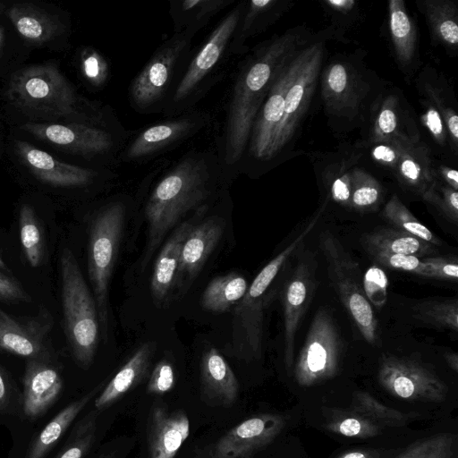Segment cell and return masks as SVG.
Listing matches in <instances>:
<instances>
[{
	"label": "cell",
	"mask_w": 458,
	"mask_h": 458,
	"mask_svg": "<svg viewBox=\"0 0 458 458\" xmlns=\"http://www.w3.org/2000/svg\"><path fill=\"white\" fill-rule=\"evenodd\" d=\"M322 97L327 109L344 114L357 108L361 98V81L351 64L335 61L327 65L321 78Z\"/></svg>",
	"instance_id": "cell-24"
},
{
	"label": "cell",
	"mask_w": 458,
	"mask_h": 458,
	"mask_svg": "<svg viewBox=\"0 0 458 458\" xmlns=\"http://www.w3.org/2000/svg\"><path fill=\"white\" fill-rule=\"evenodd\" d=\"M245 1L234 5L192 54L163 114L170 117L192 110L210 88L222 78L221 67L231 55L230 45Z\"/></svg>",
	"instance_id": "cell-5"
},
{
	"label": "cell",
	"mask_w": 458,
	"mask_h": 458,
	"mask_svg": "<svg viewBox=\"0 0 458 458\" xmlns=\"http://www.w3.org/2000/svg\"><path fill=\"white\" fill-rule=\"evenodd\" d=\"M247 289L246 279L239 274L216 276L205 288L201 305L210 312H226L244 296Z\"/></svg>",
	"instance_id": "cell-36"
},
{
	"label": "cell",
	"mask_w": 458,
	"mask_h": 458,
	"mask_svg": "<svg viewBox=\"0 0 458 458\" xmlns=\"http://www.w3.org/2000/svg\"><path fill=\"white\" fill-rule=\"evenodd\" d=\"M98 458H114V455L112 454H101L100 456H98Z\"/></svg>",
	"instance_id": "cell-61"
},
{
	"label": "cell",
	"mask_w": 458,
	"mask_h": 458,
	"mask_svg": "<svg viewBox=\"0 0 458 458\" xmlns=\"http://www.w3.org/2000/svg\"><path fill=\"white\" fill-rule=\"evenodd\" d=\"M324 208L318 210L303 230L257 275L244 296L234 305L233 337L229 352L233 357L250 361L262 352L264 310L272 294V284L289 259L303 245L316 226Z\"/></svg>",
	"instance_id": "cell-4"
},
{
	"label": "cell",
	"mask_w": 458,
	"mask_h": 458,
	"mask_svg": "<svg viewBox=\"0 0 458 458\" xmlns=\"http://www.w3.org/2000/svg\"><path fill=\"white\" fill-rule=\"evenodd\" d=\"M423 105L425 106L423 121L426 127L437 143L445 144L447 131L439 110L429 99H426Z\"/></svg>",
	"instance_id": "cell-53"
},
{
	"label": "cell",
	"mask_w": 458,
	"mask_h": 458,
	"mask_svg": "<svg viewBox=\"0 0 458 458\" xmlns=\"http://www.w3.org/2000/svg\"><path fill=\"white\" fill-rule=\"evenodd\" d=\"M62 304L65 335L77 363L89 368L99 341V321L94 296L69 248L60 257Z\"/></svg>",
	"instance_id": "cell-7"
},
{
	"label": "cell",
	"mask_w": 458,
	"mask_h": 458,
	"mask_svg": "<svg viewBox=\"0 0 458 458\" xmlns=\"http://www.w3.org/2000/svg\"><path fill=\"white\" fill-rule=\"evenodd\" d=\"M291 2L286 0L245 1L242 15L230 45L231 55L247 51L246 43L266 30L287 11Z\"/></svg>",
	"instance_id": "cell-27"
},
{
	"label": "cell",
	"mask_w": 458,
	"mask_h": 458,
	"mask_svg": "<svg viewBox=\"0 0 458 458\" xmlns=\"http://www.w3.org/2000/svg\"><path fill=\"white\" fill-rule=\"evenodd\" d=\"M430 268L435 279L456 282L458 277V260L453 256H433L421 259Z\"/></svg>",
	"instance_id": "cell-52"
},
{
	"label": "cell",
	"mask_w": 458,
	"mask_h": 458,
	"mask_svg": "<svg viewBox=\"0 0 458 458\" xmlns=\"http://www.w3.org/2000/svg\"><path fill=\"white\" fill-rule=\"evenodd\" d=\"M339 458H374L372 454L367 451H352L342 454Z\"/></svg>",
	"instance_id": "cell-57"
},
{
	"label": "cell",
	"mask_w": 458,
	"mask_h": 458,
	"mask_svg": "<svg viewBox=\"0 0 458 458\" xmlns=\"http://www.w3.org/2000/svg\"><path fill=\"white\" fill-rule=\"evenodd\" d=\"M30 300V294L16 279L0 272V301L28 302Z\"/></svg>",
	"instance_id": "cell-54"
},
{
	"label": "cell",
	"mask_w": 458,
	"mask_h": 458,
	"mask_svg": "<svg viewBox=\"0 0 458 458\" xmlns=\"http://www.w3.org/2000/svg\"><path fill=\"white\" fill-rule=\"evenodd\" d=\"M155 350L152 342L140 345L96 398L95 409H107L140 384L149 372Z\"/></svg>",
	"instance_id": "cell-26"
},
{
	"label": "cell",
	"mask_w": 458,
	"mask_h": 458,
	"mask_svg": "<svg viewBox=\"0 0 458 458\" xmlns=\"http://www.w3.org/2000/svg\"><path fill=\"white\" fill-rule=\"evenodd\" d=\"M208 114L191 110L150 124L129 136L119 159L145 162L197 134L209 123Z\"/></svg>",
	"instance_id": "cell-12"
},
{
	"label": "cell",
	"mask_w": 458,
	"mask_h": 458,
	"mask_svg": "<svg viewBox=\"0 0 458 458\" xmlns=\"http://www.w3.org/2000/svg\"><path fill=\"white\" fill-rule=\"evenodd\" d=\"M328 188L330 196L335 202L351 208V173L345 171L332 173L328 178Z\"/></svg>",
	"instance_id": "cell-51"
},
{
	"label": "cell",
	"mask_w": 458,
	"mask_h": 458,
	"mask_svg": "<svg viewBox=\"0 0 458 458\" xmlns=\"http://www.w3.org/2000/svg\"><path fill=\"white\" fill-rule=\"evenodd\" d=\"M99 411H89L73 426L65 445L55 458H83L96 438Z\"/></svg>",
	"instance_id": "cell-41"
},
{
	"label": "cell",
	"mask_w": 458,
	"mask_h": 458,
	"mask_svg": "<svg viewBox=\"0 0 458 458\" xmlns=\"http://www.w3.org/2000/svg\"><path fill=\"white\" fill-rule=\"evenodd\" d=\"M388 8L390 33L396 60L403 68H407L416 58L417 29L403 0H391Z\"/></svg>",
	"instance_id": "cell-35"
},
{
	"label": "cell",
	"mask_w": 458,
	"mask_h": 458,
	"mask_svg": "<svg viewBox=\"0 0 458 458\" xmlns=\"http://www.w3.org/2000/svg\"><path fill=\"white\" fill-rule=\"evenodd\" d=\"M316 256L310 250L298 254L293 271L285 281L283 290L284 322V362L290 369L293 361L295 335L308 309L317 286Z\"/></svg>",
	"instance_id": "cell-16"
},
{
	"label": "cell",
	"mask_w": 458,
	"mask_h": 458,
	"mask_svg": "<svg viewBox=\"0 0 458 458\" xmlns=\"http://www.w3.org/2000/svg\"><path fill=\"white\" fill-rule=\"evenodd\" d=\"M436 177H439L444 184L454 189V191L458 190V172L457 170L441 165L437 169Z\"/></svg>",
	"instance_id": "cell-55"
},
{
	"label": "cell",
	"mask_w": 458,
	"mask_h": 458,
	"mask_svg": "<svg viewBox=\"0 0 458 458\" xmlns=\"http://www.w3.org/2000/svg\"><path fill=\"white\" fill-rule=\"evenodd\" d=\"M225 172L219 155L191 150L163 170L144 209L148 237L141 269L149 262L167 233L187 213L206 203Z\"/></svg>",
	"instance_id": "cell-2"
},
{
	"label": "cell",
	"mask_w": 458,
	"mask_h": 458,
	"mask_svg": "<svg viewBox=\"0 0 458 458\" xmlns=\"http://www.w3.org/2000/svg\"><path fill=\"white\" fill-rule=\"evenodd\" d=\"M63 380L47 356L29 359L23 376L22 407L26 417L42 416L58 399Z\"/></svg>",
	"instance_id": "cell-20"
},
{
	"label": "cell",
	"mask_w": 458,
	"mask_h": 458,
	"mask_svg": "<svg viewBox=\"0 0 458 458\" xmlns=\"http://www.w3.org/2000/svg\"><path fill=\"white\" fill-rule=\"evenodd\" d=\"M394 173L403 186L421 196L437 182L428 150L420 142L403 150Z\"/></svg>",
	"instance_id": "cell-31"
},
{
	"label": "cell",
	"mask_w": 458,
	"mask_h": 458,
	"mask_svg": "<svg viewBox=\"0 0 458 458\" xmlns=\"http://www.w3.org/2000/svg\"><path fill=\"white\" fill-rule=\"evenodd\" d=\"M307 45L281 71L270 88L250 131L246 152L258 161H267L272 140L284 109L286 93L296 79L307 51Z\"/></svg>",
	"instance_id": "cell-15"
},
{
	"label": "cell",
	"mask_w": 458,
	"mask_h": 458,
	"mask_svg": "<svg viewBox=\"0 0 458 458\" xmlns=\"http://www.w3.org/2000/svg\"><path fill=\"white\" fill-rule=\"evenodd\" d=\"M23 129L40 140L87 157H119L129 138L121 124L27 123Z\"/></svg>",
	"instance_id": "cell-10"
},
{
	"label": "cell",
	"mask_w": 458,
	"mask_h": 458,
	"mask_svg": "<svg viewBox=\"0 0 458 458\" xmlns=\"http://www.w3.org/2000/svg\"><path fill=\"white\" fill-rule=\"evenodd\" d=\"M53 319L45 307L37 316L16 318L0 309V352L29 359L47 356L45 342Z\"/></svg>",
	"instance_id": "cell-18"
},
{
	"label": "cell",
	"mask_w": 458,
	"mask_h": 458,
	"mask_svg": "<svg viewBox=\"0 0 458 458\" xmlns=\"http://www.w3.org/2000/svg\"><path fill=\"white\" fill-rule=\"evenodd\" d=\"M233 3V0L170 1L169 14L174 23V33H198L214 16Z\"/></svg>",
	"instance_id": "cell-33"
},
{
	"label": "cell",
	"mask_w": 458,
	"mask_h": 458,
	"mask_svg": "<svg viewBox=\"0 0 458 458\" xmlns=\"http://www.w3.org/2000/svg\"><path fill=\"white\" fill-rule=\"evenodd\" d=\"M196 34L174 33L156 49L129 87V102L135 112L163 113L193 54Z\"/></svg>",
	"instance_id": "cell-6"
},
{
	"label": "cell",
	"mask_w": 458,
	"mask_h": 458,
	"mask_svg": "<svg viewBox=\"0 0 458 458\" xmlns=\"http://www.w3.org/2000/svg\"><path fill=\"white\" fill-rule=\"evenodd\" d=\"M328 430L349 437L368 438L380 434L381 428L365 417L351 411H335L327 422Z\"/></svg>",
	"instance_id": "cell-44"
},
{
	"label": "cell",
	"mask_w": 458,
	"mask_h": 458,
	"mask_svg": "<svg viewBox=\"0 0 458 458\" xmlns=\"http://www.w3.org/2000/svg\"><path fill=\"white\" fill-rule=\"evenodd\" d=\"M4 30L3 27H0V49L4 41Z\"/></svg>",
	"instance_id": "cell-59"
},
{
	"label": "cell",
	"mask_w": 458,
	"mask_h": 458,
	"mask_svg": "<svg viewBox=\"0 0 458 458\" xmlns=\"http://www.w3.org/2000/svg\"><path fill=\"white\" fill-rule=\"evenodd\" d=\"M284 423L281 416L270 413L247 419L218 439L211 458H247L270 444Z\"/></svg>",
	"instance_id": "cell-17"
},
{
	"label": "cell",
	"mask_w": 458,
	"mask_h": 458,
	"mask_svg": "<svg viewBox=\"0 0 458 458\" xmlns=\"http://www.w3.org/2000/svg\"><path fill=\"white\" fill-rule=\"evenodd\" d=\"M424 200L434 205L451 222L458 220V192L437 182L422 196Z\"/></svg>",
	"instance_id": "cell-47"
},
{
	"label": "cell",
	"mask_w": 458,
	"mask_h": 458,
	"mask_svg": "<svg viewBox=\"0 0 458 458\" xmlns=\"http://www.w3.org/2000/svg\"><path fill=\"white\" fill-rule=\"evenodd\" d=\"M413 317L424 324L458 331V300L423 301L412 306Z\"/></svg>",
	"instance_id": "cell-40"
},
{
	"label": "cell",
	"mask_w": 458,
	"mask_h": 458,
	"mask_svg": "<svg viewBox=\"0 0 458 458\" xmlns=\"http://www.w3.org/2000/svg\"><path fill=\"white\" fill-rule=\"evenodd\" d=\"M445 359L448 366L454 371L458 370V354L456 352H447Z\"/></svg>",
	"instance_id": "cell-58"
},
{
	"label": "cell",
	"mask_w": 458,
	"mask_h": 458,
	"mask_svg": "<svg viewBox=\"0 0 458 458\" xmlns=\"http://www.w3.org/2000/svg\"><path fill=\"white\" fill-rule=\"evenodd\" d=\"M360 242L369 253L414 256L420 259L437 254L436 246L394 228H382L364 234Z\"/></svg>",
	"instance_id": "cell-29"
},
{
	"label": "cell",
	"mask_w": 458,
	"mask_h": 458,
	"mask_svg": "<svg viewBox=\"0 0 458 458\" xmlns=\"http://www.w3.org/2000/svg\"><path fill=\"white\" fill-rule=\"evenodd\" d=\"M340 355L341 339L332 313L319 308L294 367L296 381L301 386H311L333 377Z\"/></svg>",
	"instance_id": "cell-11"
},
{
	"label": "cell",
	"mask_w": 458,
	"mask_h": 458,
	"mask_svg": "<svg viewBox=\"0 0 458 458\" xmlns=\"http://www.w3.org/2000/svg\"><path fill=\"white\" fill-rule=\"evenodd\" d=\"M377 379L389 394L407 401L441 403L447 394L446 385L434 372L409 358L383 357Z\"/></svg>",
	"instance_id": "cell-14"
},
{
	"label": "cell",
	"mask_w": 458,
	"mask_h": 458,
	"mask_svg": "<svg viewBox=\"0 0 458 458\" xmlns=\"http://www.w3.org/2000/svg\"><path fill=\"white\" fill-rule=\"evenodd\" d=\"M0 268L6 269V265H5L4 261L3 260V259L1 258V256H0Z\"/></svg>",
	"instance_id": "cell-60"
},
{
	"label": "cell",
	"mask_w": 458,
	"mask_h": 458,
	"mask_svg": "<svg viewBox=\"0 0 458 458\" xmlns=\"http://www.w3.org/2000/svg\"><path fill=\"white\" fill-rule=\"evenodd\" d=\"M351 411L365 417L381 428L383 427H403L415 418V413H405L387 407L364 391L354 393Z\"/></svg>",
	"instance_id": "cell-37"
},
{
	"label": "cell",
	"mask_w": 458,
	"mask_h": 458,
	"mask_svg": "<svg viewBox=\"0 0 458 458\" xmlns=\"http://www.w3.org/2000/svg\"><path fill=\"white\" fill-rule=\"evenodd\" d=\"M239 394L238 380L223 355L214 347L200 360V397L211 407L229 406Z\"/></svg>",
	"instance_id": "cell-23"
},
{
	"label": "cell",
	"mask_w": 458,
	"mask_h": 458,
	"mask_svg": "<svg viewBox=\"0 0 458 458\" xmlns=\"http://www.w3.org/2000/svg\"><path fill=\"white\" fill-rule=\"evenodd\" d=\"M8 96L22 111L45 118L72 116L81 123L118 125L111 112L83 100L56 65L44 64L15 72Z\"/></svg>",
	"instance_id": "cell-3"
},
{
	"label": "cell",
	"mask_w": 458,
	"mask_h": 458,
	"mask_svg": "<svg viewBox=\"0 0 458 458\" xmlns=\"http://www.w3.org/2000/svg\"><path fill=\"white\" fill-rule=\"evenodd\" d=\"M102 386L103 384L97 386L85 395L60 411L33 440L25 458H44L65 433L75 418L100 391Z\"/></svg>",
	"instance_id": "cell-32"
},
{
	"label": "cell",
	"mask_w": 458,
	"mask_h": 458,
	"mask_svg": "<svg viewBox=\"0 0 458 458\" xmlns=\"http://www.w3.org/2000/svg\"><path fill=\"white\" fill-rule=\"evenodd\" d=\"M420 142L416 125L402 107L396 95H388L382 102L369 137L370 144L388 140Z\"/></svg>",
	"instance_id": "cell-28"
},
{
	"label": "cell",
	"mask_w": 458,
	"mask_h": 458,
	"mask_svg": "<svg viewBox=\"0 0 458 458\" xmlns=\"http://www.w3.org/2000/svg\"><path fill=\"white\" fill-rule=\"evenodd\" d=\"M175 384L174 369L165 359L159 360L149 375L146 392L148 394L162 395L170 392Z\"/></svg>",
	"instance_id": "cell-49"
},
{
	"label": "cell",
	"mask_w": 458,
	"mask_h": 458,
	"mask_svg": "<svg viewBox=\"0 0 458 458\" xmlns=\"http://www.w3.org/2000/svg\"><path fill=\"white\" fill-rule=\"evenodd\" d=\"M369 255L371 256L377 264L386 268L405 271L420 276L435 279L430 268L420 258L379 252L370 253Z\"/></svg>",
	"instance_id": "cell-46"
},
{
	"label": "cell",
	"mask_w": 458,
	"mask_h": 458,
	"mask_svg": "<svg viewBox=\"0 0 458 458\" xmlns=\"http://www.w3.org/2000/svg\"><path fill=\"white\" fill-rule=\"evenodd\" d=\"M351 208L359 212L375 210L382 199V188L379 182L362 170L354 169L351 173Z\"/></svg>",
	"instance_id": "cell-42"
},
{
	"label": "cell",
	"mask_w": 458,
	"mask_h": 458,
	"mask_svg": "<svg viewBox=\"0 0 458 458\" xmlns=\"http://www.w3.org/2000/svg\"><path fill=\"white\" fill-rule=\"evenodd\" d=\"M125 216L124 201H111L95 214L89 228V278L93 290L99 327L105 340L108 330V289L119 252Z\"/></svg>",
	"instance_id": "cell-8"
},
{
	"label": "cell",
	"mask_w": 458,
	"mask_h": 458,
	"mask_svg": "<svg viewBox=\"0 0 458 458\" xmlns=\"http://www.w3.org/2000/svg\"><path fill=\"white\" fill-rule=\"evenodd\" d=\"M382 216L390 223L394 229L410 233L420 240L437 247L442 244L441 240L427 228L394 194L382 210Z\"/></svg>",
	"instance_id": "cell-39"
},
{
	"label": "cell",
	"mask_w": 458,
	"mask_h": 458,
	"mask_svg": "<svg viewBox=\"0 0 458 458\" xmlns=\"http://www.w3.org/2000/svg\"><path fill=\"white\" fill-rule=\"evenodd\" d=\"M20 241L24 256L32 267H38L45 255V237L40 221L30 205H23L19 213Z\"/></svg>",
	"instance_id": "cell-38"
},
{
	"label": "cell",
	"mask_w": 458,
	"mask_h": 458,
	"mask_svg": "<svg viewBox=\"0 0 458 458\" xmlns=\"http://www.w3.org/2000/svg\"><path fill=\"white\" fill-rule=\"evenodd\" d=\"M318 242L326 259L328 277L343 305L365 341L376 344L377 320L363 291L359 263L330 232L321 233Z\"/></svg>",
	"instance_id": "cell-9"
},
{
	"label": "cell",
	"mask_w": 458,
	"mask_h": 458,
	"mask_svg": "<svg viewBox=\"0 0 458 458\" xmlns=\"http://www.w3.org/2000/svg\"><path fill=\"white\" fill-rule=\"evenodd\" d=\"M10 400V391L6 377L0 369V411H4Z\"/></svg>",
	"instance_id": "cell-56"
},
{
	"label": "cell",
	"mask_w": 458,
	"mask_h": 458,
	"mask_svg": "<svg viewBox=\"0 0 458 458\" xmlns=\"http://www.w3.org/2000/svg\"><path fill=\"white\" fill-rule=\"evenodd\" d=\"M455 444V435L437 433L414 442L395 458H453Z\"/></svg>",
	"instance_id": "cell-43"
},
{
	"label": "cell",
	"mask_w": 458,
	"mask_h": 458,
	"mask_svg": "<svg viewBox=\"0 0 458 458\" xmlns=\"http://www.w3.org/2000/svg\"><path fill=\"white\" fill-rule=\"evenodd\" d=\"M16 151L23 163L42 182L64 188L85 187L92 183L98 172L62 162L25 141H16Z\"/></svg>",
	"instance_id": "cell-19"
},
{
	"label": "cell",
	"mask_w": 458,
	"mask_h": 458,
	"mask_svg": "<svg viewBox=\"0 0 458 458\" xmlns=\"http://www.w3.org/2000/svg\"><path fill=\"white\" fill-rule=\"evenodd\" d=\"M323 54L322 43H311L307 47L302 66L286 93L284 114L274 135L267 161L276 157L294 136L314 95Z\"/></svg>",
	"instance_id": "cell-13"
},
{
	"label": "cell",
	"mask_w": 458,
	"mask_h": 458,
	"mask_svg": "<svg viewBox=\"0 0 458 458\" xmlns=\"http://www.w3.org/2000/svg\"><path fill=\"white\" fill-rule=\"evenodd\" d=\"M412 144L394 140L372 143L370 156L379 165L394 171L403 150Z\"/></svg>",
	"instance_id": "cell-50"
},
{
	"label": "cell",
	"mask_w": 458,
	"mask_h": 458,
	"mask_svg": "<svg viewBox=\"0 0 458 458\" xmlns=\"http://www.w3.org/2000/svg\"><path fill=\"white\" fill-rule=\"evenodd\" d=\"M362 287L370 305L383 308L387 301L388 279L386 272L377 265L370 266L362 276Z\"/></svg>",
	"instance_id": "cell-45"
},
{
	"label": "cell",
	"mask_w": 458,
	"mask_h": 458,
	"mask_svg": "<svg viewBox=\"0 0 458 458\" xmlns=\"http://www.w3.org/2000/svg\"><path fill=\"white\" fill-rule=\"evenodd\" d=\"M190 420L182 409L151 408L148 420L149 458H174L190 435Z\"/></svg>",
	"instance_id": "cell-22"
},
{
	"label": "cell",
	"mask_w": 458,
	"mask_h": 458,
	"mask_svg": "<svg viewBox=\"0 0 458 458\" xmlns=\"http://www.w3.org/2000/svg\"><path fill=\"white\" fill-rule=\"evenodd\" d=\"M224 220L216 216L192 225L181 251L175 290L182 292L200 272L224 233Z\"/></svg>",
	"instance_id": "cell-21"
},
{
	"label": "cell",
	"mask_w": 458,
	"mask_h": 458,
	"mask_svg": "<svg viewBox=\"0 0 458 458\" xmlns=\"http://www.w3.org/2000/svg\"><path fill=\"white\" fill-rule=\"evenodd\" d=\"M191 227L192 225L188 221L180 225L165 241L157 257L150 289L157 307L164 306L175 291L182 244Z\"/></svg>",
	"instance_id": "cell-25"
},
{
	"label": "cell",
	"mask_w": 458,
	"mask_h": 458,
	"mask_svg": "<svg viewBox=\"0 0 458 458\" xmlns=\"http://www.w3.org/2000/svg\"><path fill=\"white\" fill-rule=\"evenodd\" d=\"M420 10L424 13L435 42L447 49L458 45V7L450 0H420Z\"/></svg>",
	"instance_id": "cell-34"
},
{
	"label": "cell",
	"mask_w": 458,
	"mask_h": 458,
	"mask_svg": "<svg viewBox=\"0 0 458 458\" xmlns=\"http://www.w3.org/2000/svg\"><path fill=\"white\" fill-rule=\"evenodd\" d=\"M310 36L293 29L258 46L242 64L229 99L219 157L225 171L240 165L254 120L281 71Z\"/></svg>",
	"instance_id": "cell-1"
},
{
	"label": "cell",
	"mask_w": 458,
	"mask_h": 458,
	"mask_svg": "<svg viewBox=\"0 0 458 458\" xmlns=\"http://www.w3.org/2000/svg\"><path fill=\"white\" fill-rule=\"evenodd\" d=\"M6 15L19 34L30 43H46L64 30L55 16L30 4H13L8 8Z\"/></svg>",
	"instance_id": "cell-30"
},
{
	"label": "cell",
	"mask_w": 458,
	"mask_h": 458,
	"mask_svg": "<svg viewBox=\"0 0 458 458\" xmlns=\"http://www.w3.org/2000/svg\"><path fill=\"white\" fill-rule=\"evenodd\" d=\"M81 61L86 80L93 87L104 86L109 77V66L105 57L93 48H86L81 53Z\"/></svg>",
	"instance_id": "cell-48"
}]
</instances>
